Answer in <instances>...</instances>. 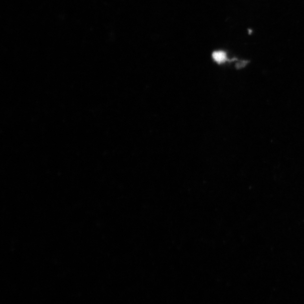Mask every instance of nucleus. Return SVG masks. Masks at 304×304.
<instances>
[{
	"label": "nucleus",
	"mask_w": 304,
	"mask_h": 304,
	"mask_svg": "<svg viewBox=\"0 0 304 304\" xmlns=\"http://www.w3.org/2000/svg\"><path fill=\"white\" fill-rule=\"evenodd\" d=\"M213 59L217 63H223L227 60L226 52L222 50L215 51L212 54Z\"/></svg>",
	"instance_id": "nucleus-1"
}]
</instances>
